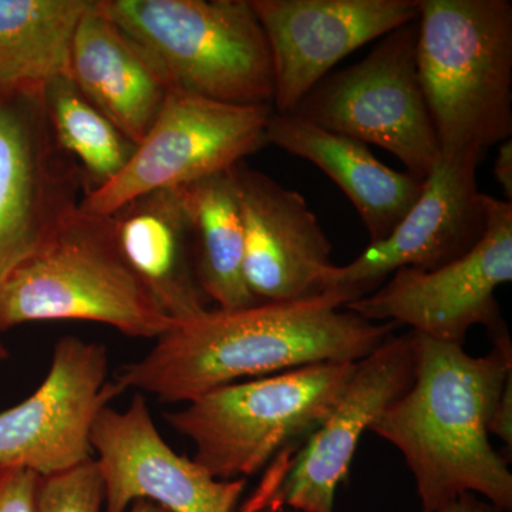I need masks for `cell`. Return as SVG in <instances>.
Returning <instances> with one entry per match:
<instances>
[{
  "label": "cell",
  "instance_id": "cell-15",
  "mask_svg": "<svg viewBox=\"0 0 512 512\" xmlns=\"http://www.w3.org/2000/svg\"><path fill=\"white\" fill-rule=\"evenodd\" d=\"M90 443L103 478L106 512H126L137 500L170 512L239 511L247 480H217L175 453L158 433L143 394H136L124 412L104 407Z\"/></svg>",
  "mask_w": 512,
  "mask_h": 512
},
{
  "label": "cell",
  "instance_id": "cell-6",
  "mask_svg": "<svg viewBox=\"0 0 512 512\" xmlns=\"http://www.w3.org/2000/svg\"><path fill=\"white\" fill-rule=\"evenodd\" d=\"M99 6L156 59L174 89L238 106L274 104L271 52L249 0H99Z\"/></svg>",
  "mask_w": 512,
  "mask_h": 512
},
{
  "label": "cell",
  "instance_id": "cell-29",
  "mask_svg": "<svg viewBox=\"0 0 512 512\" xmlns=\"http://www.w3.org/2000/svg\"><path fill=\"white\" fill-rule=\"evenodd\" d=\"M9 357V350L6 348L5 343L0 340V363L5 362Z\"/></svg>",
  "mask_w": 512,
  "mask_h": 512
},
{
  "label": "cell",
  "instance_id": "cell-13",
  "mask_svg": "<svg viewBox=\"0 0 512 512\" xmlns=\"http://www.w3.org/2000/svg\"><path fill=\"white\" fill-rule=\"evenodd\" d=\"M480 158L441 156L424 180L419 200L389 237L355 261L336 266L332 292L348 303L377 291L400 268L434 271L468 254L487 228L485 194L478 191Z\"/></svg>",
  "mask_w": 512,
  "mask_h": 512
},
{
  "label": "cell",
  "instance_id": "cell-21",
  "mask_svg": "<svg viewBox=\"0 0 512 512\" xmlns=\"http://www.w3.org/2000/svg\"><path fill=\"white\" fill-rule=\"evenodd\" d=\"M93 0H0V87L70 77L74 36Z\"/></svg>",
  "mask_w": 512,
  "mask_h": 512
},
{
  "label": "cell",
  "instance_id": "cell-1",
  "mask_svg": "<svg viewBox=\"0 0 512 512\" xmlns=\"http://www.w3.org/2000/svg\"><path fill=\"white\" fill-rule=\"evenodd\" d=\"M338 292L295 302L256 303L207 311L178 322L146 356L121 366L114 382L160 402L190 403L202 394L326 362H360L397 325L348 311Z\"/></svg>",
  "mask_w": 512,
  "mask_h": 512
},
{
  "label": "cell",
  "instance_id": "cell-30",
  "mask_svg": "<svg viewBox=\"0 0 512 512\" xmlns=\"http://www.w3.org/2000/svg\"><path fill=\"white\" fill-rule=\"evenodd\" d=\"M271 512H295V511H288V510H285V508H282V510H276V511H271Z\"/></svg>",
  "mask_w": 512,
  "mask_h": 512
},
{
  "label": "cell",
  "instance_id": "cell-19",
  "mask_svg": "<svg viewBox=\"0 0 512 512\" xmlns=\"http://www.w3.org/2000/svg\"><path fill=\"white\" fill-rule=\"evenodd\" d=\"M268 144L305 158L328 175L356 208L370 244L392 234L416 201L424 181L387 167L367 144L295 116L272 114L266 128Z\"/></svg>",
  "mask_w": 512,
  "mask_h": 512
},
{
  "label": "cell",
  "instance_id": "cell-8",
  "mask_svg": "<svg viewBox=\"0 0 512 512\" xmlns=\"http://www.w3.org/2000/svg\"><path fill=\"white\" fill-rule=\"evenodd\" d=\"M412 332L389 336L365 359L329 416L301 446L272 461L238 512H335L336 491L349 478L360 439L413 382Z\"/></svg>",
  "mask_w": 512,
  "mask_h": 512
},
{
  "label": "cell",
  "instance_id": "cell-14",
  "mask_svg": "<svg viewBox=\"0 0 512 512\" xmlns=\"http://www.w3.org/2000/svg\"><path fill=\"white\" fill-rule=\"evenodd\" d=\"M268 40L274 110L291 114L333 67L419 19L420 0H249Z\"/></svg>",
  "mask_w": 512,
  "mask_h": 512
},
{
  "label": "cell",
  "instance_id": "cell-27",
  "mask_svg": "<svg viewBox=\"0 0 512 512\" xmlns=\"http://www.w3.org/2000/svg\"><path fill=\"white\" fill-rule=\"evenodd\" d=\"M439 512H498L493 505L474 494H464L456 501L441 508Z\"/></svg>",
  "mask_w": 512,
  "mask_h": 512
},
{
  "label": "cell",
  "instance_id": "cell-25",
  "mask_svg": "<svg viewBox=\"0 0 512 512\" xmlns=\"http://www.w3.org/2000/svg\"><path fill=\"white\" fill-rule=\"evenodd\" d=\"M488 433L494 434L508 447V454L512 453V375L508 377L498 397L493 416L488 424Z\"/></svg>",
  "mask_w": 512,
  "mask_h": 512
},
{
  "label": "cell",
  "instance_id": "cell-24",
  "mask_svg": "<svg viewBox=\"0 0 512 512\" xmlns=\"http://www.w3.org/2000/svg\"><path fill=\"white\" fill-rule=\"evenodd\" d=\"M39 478L23 467L0 466V512H37Z\"/></svg>",
  "mask_w": 512,
  "mask_h": 512
},
{
  "label": "cell",
  "instance_id": "cell-28",
  "mask_svg": "<svg viewBox=\"0 0 512 512\" xmlns=\"http://www.w3.org/2000/svg\"><path fill=\"white\" fill-rule=\"evenodd\" d=\"M128 512H170L165 510V508L161 507L153 501L148 500H137L134 501L133 504L130 505V511Z\"/></svg>",
  "mask_w": 512,
  "mask_h": 512
},
{
  "label": "cell",
  "instance_id": "cell-12",
  "mask_svg": "<svg viewBox=\"0 0 512 512\" xmlns=\"http://www.w3.org/2000/svg\"><path fill=\"white\" fill-rule=\"evenodd\" d=\"M107 376L106 346L76 336L60 339L39 389L0 413V466L49 477L90 460L94 421L124 392Z\"/></svg>",
  "mask_w": 512,
  "mask_h": 512
},
{
  "label": "cell",
  "instance_id": "cell-2",
  "mask_svg": "<svg viewBox=\"0 0 512 512\" xmlns=\"http://www.w3.org/2000/svg\"><path fill=\"white\" fill-rule=\"evenodd\" d=\"M412 332L413 382L370 426L400 451L416 483L421 511L439 512L464 494L512 510V474L490 443L488 424L512 375L507 326L491 333L488 355Z\"/></svg>",
  "mask_w": 512,
  "mask_h": 512
},
{
  "label": "cell",
  "instance_id": "cell-18",
  "mask_svg": "<svg viewBox=\"0 0 512 512\" xmlns=\"http://www.w3.org/2000/svg\"><path fill=\"white\" fill-rule=\"evenodd\" d=\"M110 218L128 266L170 318L185 322L210 311L195 269L183 187L141 195Z\"/></svg>",
  "mask_w": 512,
  "mask_h": 512
},
{
  "label": "cell",
  "instance_id": "cell-17",
  "mask_svg": "<svg viewBox=\"0 0 512 512\" xmlns=\"http://www.w3.org/2000/svg\"><path fill=\"white\" fill-rule=\"evenodd\" d=\"M70 77L136 146L171 89L156 59L100 9L99 0H93L77 26Z\"/></svg>",
  "mask_w": 512,
  "mask_h": 512
},
{
  "label": "cell",
  "instance_id": "cell-5",
  "mask_svg": "<svg viewBox=\"0 0 512 512\" xmlns=\"http://www.w3.org/2000/svg\"><path fill=\"white\" fill-rule=\"evenodd\" d=\"M356 365L316 363L227 384L164 417L192 441V460L212 477L247 480L318 429L338 404Z\"/></svg>",
  "mask_w": 512,
  "mask_h": 512
},
{
  "label": "cell",
  "instance_id": "cell-22",
  "mask_svg": "<svg viewBox=\"0 0 512 512\" xmlns=\"http://www.w3.org/2000/svg\"><path fill=\"white\" fill-rule=\"evenodd\" d=\"M45 103L57 143L82 171L84 195L109 184L136 153V144L84 96L72 77L47 84Z\"/></svg>",
  "mask_w": 512,
  "mask_h": 512
},
{
  "label": "cell",
  "instance_id": "cell-11",
  "mask_svg": "<svg viewBox=\"0 0 512 512\" xmlns=\"http://www.w3.org/2000/svg\"><path fill=\"white\" fill-rule=\"evenodd\" d=\"M84 194L82 171L50 126L45 89L0 87V289Z\"/></svg>",
  "mask_w": 512,
  "mask_h": 512
},
{
  "label": "cell",
  "instance_id": "cell-4",
  "mask_svg": "<svg viewBox=\"0 0 512 512\" xmlns=\"http://www.w3.org/2000/svg\"><path fill=\"white\" fill-rule=\"evenodd\" d=\"M59 319L104 323L128 338L156 340L178 323L128 266L111 218L80 207L0 289V332Z\"/></svg>",
  "mask_w": 512,
  "mask_h": 512
},
{
  "label": "cell",
  "instance_id": "cell-16",
  "mask_svg": "<svg viewBox=\"0 0 512 512\" xmlns=\"http://www.w3.org/2000/svg\"><path fill=\"white\" fill-rule=\"evenodd\" d=\"M244 278L259 303L295 302L332 292V244L305 197L274 178L235 165Z\"/></svg>",
  "mask_w": 512,
  "mask_h": 512
},
{
  "label": "cell",
  "instance_id": "cell-9",
  "mask_svg": "<svg viewBox=\"0 0 512 512\" xmlns=\"http://www.w3.org/2000/svg\"><path fill=\"white\" fill-rule=\"evenodd\" d=\"M272 106L221 103L171 87L146 137L124 170L89 192L80 208L110 217L127 202L231 170L268 144Z\"/></svg>",
  "mask_w": 512,
  "mask_h": 512
},
{
  "label": "cell",
  "instance_id": "cell-23",
  "mask_svg": "<svg viewBox=\"0 0 512 512\" xmlns=\"http://www.w3.org/2000/svg\"><path fill=\"white\" fill-rule=\"evenodd\" d=\"M103 505V478L94 458L72 470L39 478L37 512H100Z\"/></svg>",
  "mask_w": 512,
  "mask_h": 512
},
{
  "label": "cell",
  "instance_id": "cell-26",
  "mask_svg": "<svg viewBox=\"0 0 512 512\" xmlns=\"http://www.w3.org/2000/svg\"><path fill=\"white\" fill-rule=\"evenodd\" d=\"M494 178L503 188L505 201L512 202V141L505 140L498 146L494 161Z\"/></svg>",
  "mask_w": 512,
  "mask_h": 512
},
{
  "label": "cell",
  "instance_id": "cell-3",
  "mask_svg": "<svg viewBox=\"0 0 512 512\" xmlns=\"http://www.w3.org/2000/svg\"><path fill=\"white\" fill-rule=\"evenodd\" d=\"M416 59L441 156L484 160L510 140V0H420Z\"/></svg>",
  "mask_w": 512,
  "mask_h": 512
},
{
  "label": "cell",
  "instance_id": "cell-7",
  "mask_svg": "<svg viewBox=\"0 0 512 512\" xmlns=\"http://www.w3.org/2000/svg\"><path fill=\"white\" fill-rule=\"evenodd\" d=\"M417 20L382 37L348 69L329 74L291 114L375 144L424 181L439 163L436 130L417 72Z\"/></svg>",
  "mask_w": 512,
  "mask_h": 512
},
{
  "label": "cell",
  "instance_id": "cell-10",
  "mask_svg": "<svg viewBox=\"0 0 512 512\" xmlns=\"http://www.w3.org/2000/svg\"><path fill=\"white\" fill-rule=\"evenodd\" d=\"M487 228L457 261L434 271L400 268L377 291L345 309L370 322L406 325L444 343L463 345L481 325L504 328L495 291L512 281V202L485 195Z\"/></svg>",
  "mask_w": 512,
  "mask_h": 512
},
{
  "label": "cell",
  "instance_id": "cell-20",
  "mask_svg": "<svg viewBox=\"0 0 512 512\" xmlns=\"http://www.w3.org/2000/svg\"><path fill=\"white\" fill-rule=\"evenodd\" d=\"M202 292L222 311L254 306L244 278V224L235 167L183 187Z\"/></svg>",
  "mask_w": 512,
  "mask_h": 512
}]
</instances>
